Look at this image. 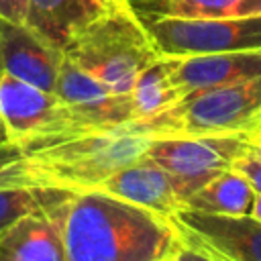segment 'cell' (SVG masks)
<instances>
[{
	"instance_id": "obj_22",
	"label": "cell",
	"mask_w": 261,
	"mask_h": 261,
	"mask_svg": "<svg viewBox=\"0 0 261 261\" xmlns=\"http://www.w3.org/2000/svg\"><path fill=\"white\" fill-rule=\"evenodd\" d=\"M29 0H0V20L6 22H24Z\"/></svg>"
},
{
	"instance_id": "obj_1",
	"label": "cell",
	"mask_w": 261,
	"mask_h": 261,
	"mask_svg": "<svg viewBox=\"0 0 261 261\" xmlns=\"http://www.w3.org/2000/svg\"><path fill=\"white\" fill-rule=\"evenodd\" d=\"M181 241L173 218L98 190L75 192L67 204L65 261H167Z\"/></svg>"
},
{
	"instance_id": "obj_13",
	"label": "cell",
	"mask_w": 261,
	"mask_h": 261,
	"mask_svg": "<svg viewBox=\"0 0 261 261\" xmlns=\"http://www.w3.org/2000/svg\"><path fill=\"white\" fill-rule=\"evenodd\" d=\"M102 8L96 0H29L24 24L63 51L69 37Z\"/></svg>"
},
{
	"instance_id": "obj_28",
	"label": "cell",
	"mask_w": 261,
	"mask_h": 261,
	"mask_svg": "<svg viewBox=\"0 0 261 261\" xmlns=\"http://www.w3.org/2000/svg\"><path fill=\"white\" fill-rule=\"evenodd\" d=\"M257 128H261V112H259V118H257V122H255V128H253V130H257Z\"/></svg>"
},
{
	"instance_id": "obj_27",
	"label": "cell",
	"mask_w": 261,
	"mask_h": 261,
	"mask_svg": "<svg viewBox=\"0 0 261 261\" xmlns=\"http://www.w3.org/2000/svg\"><path fill=\"white\" fill-rule=\"evenodd\" d=\"M202 249H204V247H202ZM206 251H208V249H206ZM208 253H210V255H212L216 261H230V259H224V257H220V255H216V253H212V251H208Z\"/></svg>"
},
{
	"instance_id": "obj_9",
	"label": "cell",
	"mask_w": 261,
	"mask_h": 261,
	"mask_svg": "<svg viewBox=\"0 0 261 261\" xmlns=\"http://www.w3.org/2000/svg\"><path fill=\"white\" fill-rule=\"evenodd\" d=\"M165 59L171 86L179 100L194 92L239 84L261 75V49L181 57L165 55Z\"/></svg>"
},
{
	"instance_id": "obj_19",
	"label": "cell",
	"mask_w": 261,
	"mask_h": 261,
	"mask_svg": "<svg viewBox=\"0 0 261 261\" xmlns=\"http://www.w3.org/2000/svg\"><path fill=\"white\" fill-rule=\"evenodd\" d=\"M232 167L245 175V179L251 184V188L255 190V194H261V157L257 153H253L251 149H247V153H243L234 161Z\"/></svg>"
},
{
	"instance_id": "obj_26",
	"label": "cell",
	"mask_w": 261,
	"mask_h": 261,
	"mask_svg": "<svg viewBox=\"0 0 261 261\" xmlns=\"http://www.w3.org/2000/svg\"><path fill=\"white\" fill-rule=\"evenodd\" d=\"M96 2H100V4H104V6H110V4H118V2H124V0H96Z\"/></svg>"
},
{
	"instance_id": "obj_5",
	"label": "cell",
	"mask_w": 261,
	"mask_h": 261,
	"mask_svg": "<svg viewBox=\"0 0 261 261\" xmlns=\"http://www.w3.org/2000/svg\"><path fill=\"white\" fill-rule=\"evenodd\" d=\"M247 149L249 133L165 137L149 139L141 159L153 161L165 169L171 175L181 202H186L210 177L230 169Z\"/></svg>"
},
{
	"instance_id": "obj_25",
	"label": "cell",
	"mask_w": 261,
	"mask_h": 261,
	"mask_svg": "<svg viewBox=\"0 0 261 261\" xmlns=\"http://www.w3.org/2000/svg\"><path fill=\"white\" fill-rule=\"evenodd\" d=\"M6 141H10V139H8V133H6L4 124L0 122V143H6Z\"/></svg>"
},
{
	"instance_id": "obj_3",
	"label": "cell",
	"mask_w": 261,
	"mask_h": 261,
	"mask_svg": "<svg viewBox=\"0 0 261 261\" xmlns=\"http://www.w3.org/2000/svg\"><path fill=\"white\" fill-rule=\"evenodd\" d=\"M147 141V137L126 133L122 126L80 133L24 151V163L35 186L88 192L96 190L116 169L137 161Z\"/></svg>"
},
{
	"instance_id": "obj_4",
	"label": "cell",
	"mask_w": 261,
	"mask_h": 261,
	"mask_svg": "<svg viewBox=\"0 0 261 261\" xmlns=\"http://www.w3.org/2000/svg\"><path fill=\"white\" fill-rule=\"evenodd\" d=\"M261 112V75L184 96L169 108L120 124L147 139L251 133Z\"/></svg>"
},
{
	"instance_id": "obj_8",
	"label": "cell",
	"mask_w": 261,
	"mask_h": 261,
	"mask_svg": "<svg viewBox=\"0 0 261 261\" xmlns=\"http://www.w3.org/2000/svg\"><path fill=\"white\" fill-rule=\"evenodd\" d=\"M184 239L230 261H261V222L251 214H206L190 208L175 212Z\"/></svg>"
},
{
	"instance_id": "obj_16",
	"label": "cell",
	"mask_w": 261,
	"mask_h": 261,
	"mask_svg": "<svg viewBox=\"0 0 261 261\" xmlns=\"http://www.w3.org/2000/svg\"><path fill=\"white\" fill-rule=\"evenodd\" d=\"M73 196L71 190L53 186H8L0 188V230L16 222L18 218L41 210L57 206Z\"/></svg>"
},
{
	"instance_id": "obj_10",
	"label": "cell",
	"mask_w": 261,
	"mask_h": 261,
	"mask_svg": "<svg viewBox=\"0 0 261 261\" xmlns=\"http://www.w3.org/2000/svg\"><path fill=\"white\" fill-rule=\"evenodd\" d=\"M63 51L24 22L0 20V69L45 92L55 90Z\"/></svg>"
},
{
	"instance_id": "obj_6",
	"label": "cell",
	"mask_w": 261,
	"mask_h": 261,
	"mask_svg": "<svg viewBox=\"0 0 261 261\" xmlns=\"http://www.w3.org/2000/svg\"><path fill=\"white\" fill-rule=\"evenodd\" d=\"M161 55H204L261 49V14L234 18L159 16L145 24Z\"/></svg>"
},
{
	"instance_id": "obj_20",
	"label": "cell",
	"mask_w": 261,
	"mask_h": 261,
	"mask_svg": "<svg viewBox=\"0 0 261 261\" xmlns=\"http://www.w3.org/2000/svg\"><path fill=\"white\" fill-rule=\"evenodd\" d=\"M124 4L147 24V22L167 14L169 0H124Z\"/></svg>"
},
{
	"instance_id": "obj_7",
	"label": "cell",
	"mask_w": 261,
	"mask_h": 261,
	"mask_svg": "<svg viewBox=\"0 0 261 261\" xmlns=\"http://www.w3.org/2000/svg\"><path fill=\"white\" fill-rule=\"evenodd\" d=\"M53 94L65 106L75 135L108 130L133 120L128 96L114 94L96 77L73 65L65 55L55 80Z\"/></svg>"
},
{
	"instance_id": "obj_15",
	"label": "cell",
	"mask_w": 261,
	"mask_h": 261,
	"mask_svg": "<svg viewBox=\"0 0 261 261\" xmlns=\"http://www.w3.org/2000/svg\"><path fill=\"white\" fill-rule=\"evenodd\" d=\"M128 98L133 108V120L157 114L179 100L167 73L165 55H161L157 61H153L149 67H145L139 73V77L130 88Z\"/></svg>"
},
{
	"instance_id": "obj_23",
	"label": "cell",
	"mask_w": 261,
	"mask_h": 261,
	"mask_svg": "<svg viewBox=\"0 0 261 261\" xmlns=\"http://www.w3.org/2000/svg\"><path fill=\"white\" fill-rule=\"evenodd\" d=\"M249 149L261 157V128L249 133Z\"/></svg>"
},
{
	"instance_id": "obj_21",
	"label": "cell",
	"mask_w": 261,
	"mask_h": 261,
	"mask_svg": "<svg viewBox=\"0 0 261 261\" xmlns=\"http://www.w3.org/2000/svg\"><path fill=\"white\" fill-rule=\"evenodd\" d=\"M184 239V237H181ZM167 261H216L206 249H202L200 245L184 239L181 245L173 251V255L167 259Z\"/></svg>"
},
{
	"instance_id": "obj_14",
	"label": "cell",
	"mask_w": 261,
	"mask_h": 261,
	"mask_svg": "<svg viewBox=\"0 0 261 261\" xmlns=\"http://www.w3.org/2000/svg\"><path fill=\"white\" fill-rule=\"evenodd\" d=\"M255 190L234 167L224 169L200 186L186 202L184 208L206 212V214H249L253 206Z\"/></svg>"
},
{
	"instance_id": "obj_12",
	"label": "cell",
	"mask_w": 261,
	"mask_h": 261,
	"mask_svg": "<svg viewBox=\"0 0 261 261\" xmlns=\"http://www.w3.org/2000/svg\"><path fill=\"white\" fill-rule=\"evenodd\" d=\"M96 190L118 200L137 204L165 218H173L175 212L184 208V202L173 186L171 175L153 161L141 157L116 169Z\"/></svg>"
},
{
	"instance_id": "obj_18",
	"label": "cell",
	"mask_w": 261,
	"mask_h": 261,
	"mask_svg": "<svg viewBox=\"0 0 261 261\" xmlns=\"http://www.w3.org/2000/svg\"><path fill=\"white\" fill-rule=\"evenodd\" d=\"M8 186H35L24 163L22 147L16 141L0 143V188Z\"/></svg>"
},
{
	"instance_id": "obj_24",
	"label": "cell",
	"mask_w": 261,
	"mask_h": 261,
	"mask_svg": "<svg viewBox=\"0 0 261 261\" xmlns=\"http://www.w3.org/2000/svg\"><path fill=\"white\" fill-rule=\"evenodd\" d=\"M249 214L261 222V194H255V198H253V206H251V212H249Z\"/></svg>"
},
{
	"instance_id": "obj_2",
	"label": "cell",
	"mask_w": 261,
	"mask_h": 261,
	"mask_svg": "<svg viewBox=\"0 0 261 261\" xmlns=\"http://www.w3.org/2000/svg\"><path fill=\"white\" fill-rule=\"evenodd\" d=\"M63 55L114 94H130L139 73L161 57L145 22L124 4L104 6L65 43Z\"/></svg>"
},
{
	"instance_id": "obj_11",
	"label": "cell",
	"mask_w": 261,
	"mask_h": 261,
	"mask_svg": "<svg viewBox=\"0 0 261 261\" xmlns=\"http://www.w3.org/2000/svg\"><path fill=\"white\" fill-rule=\"evenodd\" d=\"M69 200L35 210L2 228L0 261H65L63 222Z\"/></svg>"
},
{
	"instance_id": "obj_17",
	"label": "cell",
	"mask_w": 261,
	"mask_h": 261,
	"mask_svg": "<svg viewBox=\"0 0 261 261\" xmlns=\"http://www.w3.org/2000/svg\"><path fill=\"white\" fill-rule=\"evenodd\" d=\"M167 14L181 18L253 16L261 14V0H169Z\"/></svg>"
}]
</instances>
